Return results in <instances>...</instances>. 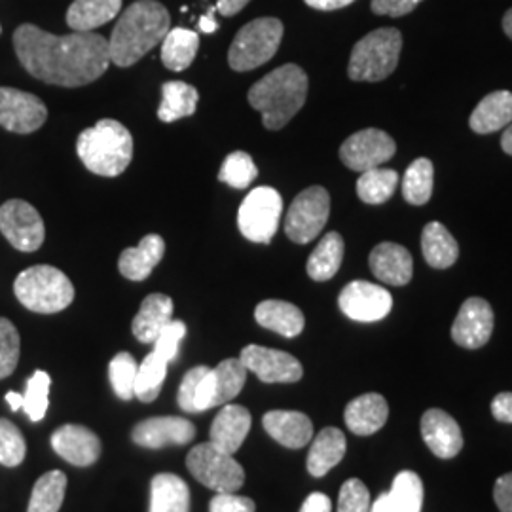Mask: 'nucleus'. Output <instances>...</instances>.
I'll return each instance as SVG.
<instances>
[{"instance_id":"f257e3e1","label":"nucleus","mask_w":512,"mask_h":512,"mask_svg":"<svg viewBox=\"0 0 512 512\" xmlns=\"http://www.w3.org/2000/svg\"><path fill=\"white\" fill-rule=\"evenodd\" d=\"M14 48L27 73L61 88L92 84L110 65L109 40L95 33L57 37L25 23L14 33Z\"/></svg>"},{"instance_id":"f03ea898","label":"nucleus","mask_w":512,"mask_h":512,"mask_svg":"<svg viewBox=\"0 0 512 512\" xmlns=\"http://www.w3.org/2000/svg\"><path fill=\"white\" fill-rule=\"evenodd\" d=\"M171 29V16L156 0H137L114 25L109 38L110 63L131 67L156 48Z\"/></svg>"},{"instance_id":"7ed1b4c3","label":"nucleus","mask_w":512,"mask_h":512,"mask_svg":"<svg viewBox=\"0 0 512 512\" xmlns=\"http://www.w3.org/2000/svg\"><path fill=\"white\" fill-rule=\"evenodd\" d=\"M308 74L298 65H283L264 78H260L249 90V105L262 114L264 128H285L300 112L308 97Z\"/></svg>"},{"instance_id":"20e7f679","label":"nucleus","mask_w":512,"mask_h":512,"mask_svg":"<svg viewBox=\"0 0 512 512\" xmlns=\"http://www.w3.org/2000/svg\"><path fill=\"white\" fill-rule=\"evenodd\" d=\"M76 152L95 175L118 177L131 164L133 137L124 124L105 118L78 135Z\"/></svg>"},{"instance_id":"39448f33","label":"nucleus","mask_w":512,"mask_h":512,"mask_svg":"<svg viewBox=\"0 0 512 512\" xmlns=\"http://www.w3.org/2000/svg\"><path fill=\"white\" fill-rule=\"evenodd\" d=\"M403 50L397 29H376L361 38L349 57L348 74L353 82H382L395 73Z\"/></svg>"},{"instance_id":"423d86ee","label":"nucleus","mask_w":512,"mask_h":512,"mask_svg":"<svg viewBox=\"0 0 512 512\" xmlns=\"http://www.w3.org/2000/svg\"><path fill=\"white\" fill-rule=\"evenodd\" d=\"M14 293L27 310L35 313H59L74 300L71 279L54 266H33L16 277Z\"/></svg>"},{"instance_id":"0eeeda50","label":"nucleus","mask_w":512,"mask_h":512,"mask_svg":"<svg viewBox=\"0 0 512 512\" xmlns=\"http://www.w3.org/2000/svg\"><path fill=\"white\" fill-rule=\"evenodd\" d=\"M283 38V23L277 18H258L239 29L234 38L228 63L234 71L247 73L268 63L279 50Z\"/></svg>"},{"instance_id":"6e6552de","label":"nucleus","mask_w":512,"mask_h":512,"mask_svg":"<svg viewBox=\"0 0 512 512\" xmlns=\"http://www.w3.org/2000/svg\"><path fill=\"white\" fill-rule=\"evenodd\" d=\"M186 467L200 484L217 494L238 492L245 482V471L236 458L211 442L194 446L186 456Z\"/></svg>"},{"instance_id":"1a4fd4ad","label":"nucleus","mask_w":512,"mask_h":512,"mask_svg":"<svg viewBox=\"0 0 512 512\" xmlns=\"http://www.w3.org/2000/svg\"><path fill=\"white\" fill-rule=\"evenodd\" d=\"M281 213V194L272 186H258L239 205V232L253 243H270L279 228Z\"/></svg>"},{"instance_id":"9d476101","label":"nucleus","mask_w":512,"mask_h":512,"mask_svg":"<svg viewBox=\"0 0 512 512\" xmlns=\"http://www.w3.org/2000/svg\"><path fill=\"white\" fill-rule=\"evenodd\" d=\"M330 215V196L323 186L302 190L291 203L285 217V234L298 245L317 238L327 226Z\"/></svg>"},{"instance_id":"9b49d317","label":"nucleus","mask_w":512,"mask_h":512,"mask_svg":"<svg viewBox=\"0 0 512 512\" xmlns=\"http://www.w3.org/2000/svg\"><path fill=\"white\" fill-rule=\"evenodd\" d=\"M249 370L239 359H226L205 372L194 399V412L224 406L236 399L247 382Z\"/></svg>"},{"instance_id":"f8f14e48","label":"nucleus","mask_w":512,"mask_h":512,"mask_svg":"<svg viewBox=\"0 0 512 512\" xmlns=\"http://www.w3.org/2000/svg\"><path fill=\"white\" fill-rule=\"evenodd\" d=\"M0 232L23 253L38 251L46 238L44 220L31 203L10 200L0 207Z\"/></svg>"},{"instance_id":"ddd939ff","label":"nucleus","mask_w":512,"mask_h":512,"mask_svg":"<svg viewBox=\"0 0 512 512\" xmlns=\"http://www.w3.org/2000/svg\"><path fill=\"white\" fill-rule=\"evenodd\" d=\"M397 152V145L382 129L368 128L353 133L340 147V160L351 171L365 173L389 162Z\"/></svg>"},{"instance_id":"4468645a","label":"nucleus","mask_w":512,"mask_h":512,"mask_svg":"<svg viewBox=\"0 0 512 512\" xmlns=\"http://www.w3.org/2000/svg\"><path fill=\"white\" fill-rule=\"evenodd\" d=\"M239 361L264 384H296L304 376V368L291 353L264 346H247Z\"/></svg>"},{"instance_id":"2eb2a0df","label":"nucleus","mask_w":512,"mask_h":512,"mask_svg":"<svg viewBox=\"0 0 512 512\" xmlns=\"http://www.w3.org/2000/svg\"><path fill=\"white\" fill-rule=\"evenodd\" d=\"M338 306L353 321L376 323L389 315L393 308V296L380 285L368 281H351L340 293Z\"/></svg>"},{"instance_id":"dca6fc26","label":"nucleus","mask_w":512,"mask_h":512,"mask_svg":"<svg viewBox=\"0 0 512 512\" xmlns=\"http://www.w3.org/2000/svg\"><path fill=\"white\" fill-rule=\"evenodd\" d=\"M48 120V109L33 93L0 88V126L12 133L29 135Z\"/></svg>"},{"instance_id":"f3484780","label":"nucleus","mask_w":512,"mask_h":512,"mask_svg":"<svg viewBox=\"0 0 512 512\" xmlns=\"http://www.w3.org/2000/svg\"><path fill=\"white\" fill-rule=\"evenodd\" d=\"M494 332V310L484 298H467L452 325V340L465 349L486 346Z\"/></svg>"},{"instance_id":"a211bd4d","label":"nucleus","mask_w":512,"mask_h":512,"mask_svg":"<svg viewBox=\"0 0 512 512\" xmlns=\"http://www.w3.org/2000/svg\"><path fill=\"white\" fill-rule=\"evenodd\" d=\"M196 437V427L192 421L177 418V416H164V418H148L133 427L131 439L135 444L160 450L169 444H188Z\"/></svg>"},{"instance_id":"6ab92c4d","label":"nucleus","mask_w":512,"mask_h":512,"mask_svg":"<svg viewBox=\"0 0 512 512\" xmlns=\"http://www.w3.org/2000/svg\"><path fill=\"white\" fill-rule=\"evenodd\" d=\"M52 448L59 458L76 467H90L101 456V440L84 425H63L52 435Z\"/></svg>"},{"instance_id":"aec40b11","label":"nucleus","mask_w":512,"mask_h":512,"mask_svg":"<svg viewBox=\"0 0 512 512\" xmlns=\"http://www.w3.org/2000/svg\"><path fill=\"white\" fill-rule=\"evenodd\" d=\"M421 437L427 448L440 459H452L463 448V435L458 421L440 408L427 410L420 421Z\"/></svg>"},{"instance_id":"412c9836","label":"nucleus","mask_w":512,"mask_h":512,"mask_svg":"<svg viewBox=\"0 0 512 512\" xmlns=\"http://www.w3.org/2000/svg\"><path fill=\"white\" fill-rule=\"evenodd\" d=\"M253 425L251 412L241 404H224L211 425L209 442L226 454H236Z\"/></svg>"},{"instance_id":"4be33fe9","label":"nucleus","mask_w":512,"mask_h":512,"mask_svg":"<svg viewBox=\"0 0 512 512\" xmlns=\"http://www.w3.org/2000/svg\"><path fill=\"white\" fill-rule=\"evenodd\" d=\"M368 262L376 279L393 287L408 285L414 274L412 255L404 249L403 245H397V243L385 241L376 245L370 253Z\"/></svg>"},{"instance_id":"5701e85b","label":"nucleus","mask_w":512,"mask_h":512,"mask_svg":"<svg viewBox=\"0 0 512 512\" xmlns=\"http://www.w3.org/2000/svg\"><path fill=\"white\" fill-rule=\"evenodd\" d=\"M262 425L275 442L291 450L304 448L313 439V423L302 412L272 410L264 414Z\"/></svg>"},{"instance_id":"b1692460","label":"nucleus","mask_w":512,"mask_h":512,"mask_svg":"<svg viewBox=\"0 0 512 512\" xmlns=\"http://www.w3.org/2000/svg\"><path fill=\"white\" fill-rule=\"evenodd\" d=\"M387 418L389 406L380 393H366L353 399L344 412V420L349 431L359 437L378 433L384 427Z\"/></svg>"},{"instance_id":"393cba45","label":"nucleus","mask_w":512,"mask_h":512,"mask_svg":"<svg viewBox=\"0 0 512 512\" xmlns=\"http://www.w3.org/2000/svg\"><path fill=\"white\" fill-rule=\"evenodd\" d=\"M165 241L158 234H148L139 241L137 247H129L118 260L120 274L129 281H145L154 268L162 262Z\"/></svg>"},{"instance_id":"a878e982","label":"nucleus","mask_w":512,"mask_h":512,"mask_svg":"<svg viewBox=\"0 0 512 512\" xmlns=\"http://www.w3.org/2000/svg\"><path fill=\"white\" fill-rule=\"evenodd\" d=\"M171 321H173V300L165 294H148L131 323V330L139 342L154 344L160 332Z\"/></svg>"},{"instance_id":"bb28decb","label":"nucleus","mask_w":512,"mask_h":512,"mask_svg":"<svg viewBox=\"0 0 512 512\" xmlns=\"http://www.w3.org/2000/svg\"><path fill=\"white\" fill-rule=\"evenodd\" d=\"M256 323L264 329L274 330L285 338H296L302 334L306 319L300 308L285 300H264L256 306Z\"/></svg>"},{"instance_id":"cd10ccee","label":"nucleus","mask_w":512,"mask_h":512,"mask_svg":"<svg viewBox=\"0 0 512 512\" xmlns=\"http://www.w3.org/2000/svg\"><path fill=\"white\" fill-rule=\"evenodd\" d=\"M348 450L346 435L336 429V427H327L323 429L313 442H311L310 454H308V471L311 476L321 478L327 475L330 469H334Z\"/></svg>"},{"instance_id":"c85d7f7f","label":"nucleus","mask_w":512,"mask_h":512,"mask_svg":"<svg viewBox=\"0 0 512 512\" xmlns=\"http://www.w3.org/2000/svg\"><path fill=\"white\" fill-rule=\"evenodd\" d=\"M421 253L431 268L446 270L458 260V241L444 224L429 222L421 234Z\"/></svg>"},{"instance_id":"c756f323","label":"nucleus","mask_w":512,"mask_h":512,"mask_svg":"<svg viewBox=\"0 0 512 512\" xmlns=\"http://www.w3.org/2000/svg\"><path fill=\"white\" fill-rule=\"evenodd\" d=\"M469 124L480 135L507 128L512 124V93L494 92L486 95L473 110Z\"/></svg>"},{"instance_id":"7c9ffc66","label":"nucleus","mask_w":512,"mask_h":512,"mask_svg":"<svg viewBox=\"0 0 512 512\" xmlns=\"http://www.w3.org/2000/svg\"><path fill=\"white\" fill-rule=\"evenodd\" d=\"M122 0H74L67 12V25L76 33H93L120 14Z\"/></svg>"},{"instance_id":"2f4dec72","label":"nucleus","mask_w":512,"mask_h":512,"mask_svg":"<svg viewBox=\"0 0 512 512\" xmlns=\"http://www.w3.org/2000/svg\"><path fill=\"white\" fill-rule=\"evenodd\" d=\"M150 512H190V490L181 476L160 473L152 478Z\"/></svg>"},{"instance_id":"473e14b6","label":"nucleus","mask_w":512,"mask_h":512,"mask_svg":"<svg viewBox=\"0 0 512 512\" xmlns=\"http://www.w3.org/2000/svg\"><path fill=\"white\" fill-rule=\"evenodd\" d=\"M200 48V37L190 29H169L162 40V63L169 71L181 73L188 69Z\"/></svg>"},{"instance_id":"72a5a7b5","label":"nucleus","mask_w":512,"mask_h":512,"mask_svg":"<svg viewBox=\"0 0 512 512\" xmlns=\"http://www.w3.org/2000/svg\"><path fill=\"white\" fill-rule=\"evenodd\" d=\"M344 260V239L338 232H329L317 243L308 258V275L313 281H329L338 274Z\"/></svg>"},{"instance_id":"f704fd0d","label":"nucleus","mask_w":512,"mask_h":512,"mask_svg":"<svg viewBox=\"0 0 512 512\" xmlns=\"http://www.w3.org/2000/svg\"><path fill=\"white\" fill-rule=\"evenodd\" d=\"M198 101L200 93L194 86L186 82H165L158 118L165 124L188 118L198 109Z\"/></svg>"},{"instance_id":"c9c22d12","label":"nucleus","mask_w":512,"mask_h":512,"mask_svg":"<svg viewBox=\"0 0 512 512\" xmlns=\"http://www.w3.org/2000/svg\"><path fill=\"white\" fill-rule=\"evenodd\" d=\"M399 184V173L393 169L374 167L361 173L357 181V196L368 205H382L387 202Z\"/></svg>"},{"instance_id":"e433bc0d","label":"nucleus","mask_w":512,"mask_h":512,"mask_svg":"<svg viewBox=\"0 0 512 512\" xmlns=\"http://www.w3.org/2000/svg\"><path fill=\"white\" fill-rule=\"evenodd\" d=\"M67 492V476L61 471H50L35 482L27 512H59Z\"/></svg>"},{"instance_id":"4c0bfd02","label":"nucleus","mask_w":512,"mask_h":512,"mask_svg":"<svg viewBox=\"0 0 512 512\" xmlns=\"http://www.w3.org/2000/svg\"><path fill=\"white\" fill-rule=\"evenodd\" d=\"M167 365H169V361H165L164 357L160 353H156L154 349L139 365L137 378H135V397L141 403L156 401V397L162 391L165 376H167Z\"/></svg>"},{"instance_id":"58836bf2","label":"nucleus","mask_w":512,"mask_h":512,"mask_svg":"<svg viewBox=\"0 0 512 512\" xmlns=\"http://www.w3.org/2000/svg\"><path fill=\"white\" fill-rule=\"evenodd\" d=\"M435 167L431 160L418 158L406 169L403 179V196L410 205H425L433 196Z\"/></svg>"},{"instance_id":"ea45409f","label":"nucleus","mask_w":512,"mask_h":512,"mask_svg":"<svg viewBox=\"0 0 512 512\" xmlns=\"http://www.w3.org/2000/svg\"><path fill=\"white\" fill-rule=\"evenodd\" d=\"M395 512H421L423 507V482L412 471H403L395 476L389 492Z\"/></svg>"},{"instance_id":"a19ab883","label":"nucleus","mask_w":512,"mask_h":512,"mask_svg":"<svg viewBox=\"0 0 512 512\" xmlns=\"http://www.w3.org/2000/svg\"><path fill=\"white\" fill-rule=\"evenodd\" d=\"M256 177H258V169H256L253 158L241 150L228 154L219 171L220 183L228 184L236 190L249 188L251 184L255 183Z\"/></svg>"},{"instance_id":"79ce46f5","label":"nucleus","mask_w":512,"mask_h":512,"mask_svg":"<svg viewBox=\"0 0 512 512\" xmlns=\"http://www.w3.org/2000/svg\"><path fill=\"white\" fill-rule=\"evenodd\" d=\"M137 370H139V365H137L135 357L128 351H122L112 357L109 365L110 385H112L114 393L118 395V399L131 401L135 397Z\"/></svg>"},{"instance_id":"37998d69","label":"nucleus","mask_w":512,"mask_h":512,"mask_svg":"<svg viewBox=\"0 0 512 512\" xmlns=\"http://www.w3.org/2000/svg\"><path fill=\"white\" fill-rule=\"evenodd\" d=\"M50 385H52V378L44 370H37L27 380V389L23 395V410L29 416V420L35 421V423L44 420V416L48 412Z\"/></svg>"},{"instance_id":"c03bdc74","label":"nucleus","mask_w":512,"mask_h":512,"mask_svg":"<svg viewBox=\"0 0 512 512\" xmlns=\"http://www.w3.org/2000/svg\"><path fill=\"white\" fill-rule=\"evenodd\" d=\"M27 454V444L12 421L0 418V465L18 467Z\"/></svg>"},{"instance_id":"a18cd8bd","label":"nucleus","mask_w":512,"mask_h":512,"mask_svg":"<svg viewBox=\"0 0 512 512\" xmlns=\"http://www.w3.org/2000/svg\"><path fill=\"white\" fill-rule=\"evenodd\" d=\"M19 342L18 329L12 321L0 317V380L8 378L19 363Z\"/></svg>"},{"instance_id":"49530a36","label":"nucleus","mask_w":512,"mask_h":512,"mask_svg":"<svg viewBox=\"0 0 512 512\" xmlns=\"http://www.w3.org/2000/svg\"><path fill=\"white\" fill-rule=\"evenodd\" d=\"M370 511V492L359 478H349L344 482L338 497V512Z\"/></svg>"},{"instance_id":"de8ad7c7","label":"nucleus","mask_w":512,"mask_h":512,"mask_svg":"<svg viewBox=\"0 0 512 512\" xmlns=\"http://www.w3.org/2000/svg\"><path fill=\"white\" fill-rule=\"evenodd\" d=\"M186 336V325L183 321H171L167 327H165L160 336L156 338L154 342V351L160 353L164 357L165 361H175L177 355H179V348H181V342Z\"/></svg>"},{"instance_id":"09e8293b","label":"nucleus","mask_w":512,"mask_h":512,"mask_svg":"<svg viewBox=\"0 0 512 512\" xmlns=\"http://www.w3.org/2000/svg\"><path fill=\"white\" fill-rule=\"evenodd\" d=\"M207 370H209V366H194L192 370H188L184 374L183 382H181V387H179V395H177L179 406L183 408L184 412H194L196 391H198L200 380L205 376Z\"/></svg>"},{"instance_id":"8fccbe9b","label":"nucleus","mask_w":512,"mask_h":512,"mask_svg":"<svg viewBox=\"0 0 512 512\" xmlns=\"http://www.w3.org/2000/svg\"><path fill=\"white\" fill-rule=\"evenodd\" d=\"M255 501L251 497L232 494H217L209 503V512H255Z\"/></svg>"},{"instance_id":"3c124183","label":"nucleus","mask_w":512,"mask_h":512,"mask_svg":"<svg viewBox=\"0 0 512 512\" xmlns=\"http://www.w3.org/2000/svg\"><path fill=\"white\" fill-rule=\"evenodd\" d=\"M421 0H372V12L376 16H391L401 18L410 14Z\"/></svg>"},{"instance_id":"603ef678","label":"nucleus","mask_w":512,"mask_h":512,"mask_svg":"<svg viewBox=\"0 0 512 512\" xmlns=\"http://www.w3.org/2000/svg\"><path fill=\"white\" fill-rule=\"evenodd\" d=\"M495 505L501 512H512V473L497 478L494 488Z\"/></svg>"},{"instance_id":"864d4df0","label":"nucleus","mask_w":512,"mask_h":512,"mask_svg":"<svg viewBox=\"0 0 512 512\" xmlns=\"http://www.w3.org/2000/svg\"><path fill=\"white\" fill-rule=\"evenodd\" d=\"M492 414L497 421L512 423V393H499L492 403Z\"/></svg>"},{"instance_id":"5fc2aeb1","label":"nucleus","mask_w":512,"mask_h":512,"mask_svg":"<svg viewBox=\"0 0 512 512\" xmlns=\"http://www.w3.org/2000/svg\"><path fill=\"white\" fill-rule=\"evenodd\" d=\"M300 512H332V503L327 495L315 492L306 497Z\"/></svg>"},{"instance_id":"6e6d98bb","label":"nucleus","mask_w":512,"mask_h":512,"mask_svg":"<svg viewBox=\"0 0 512 512\" xmlns=\"http://www.w3.org/2000/svg\"><path fill=\"white\" fill-rule=\"evenodd\" d=\"M249 2L251 0H219L217 10H219L224 18H232V16L239 14Z\"/></svg>"},{"instance_id":"4d7b16f0","label":"nucleus","mask_w":512,"mask_h":512,"mask_svg":"<svg viewBox=\"0 0 512 512\" xmlns=\"http://www.w3.org/2000/svg\"><path fill=\"white\" fill-rule=\"evenodd\" d=\"M310 8L315 10H323V12H330V10H340L346 8L351 2L355 0H304Z\"/></svg>"},{"instance_id":"13d9d810","label":"nucleus","mask_w":512,"mask_h":512,"mask_svg":"<svg viewBox=\"0 0 512 512\" xmlns=\"http://www.w3.org/2000/svg\"><path fill=\"white\" fill-rule=\"evenodd\" d=\"M368 512H395L389 494L380 495V497L374 501V505L370 507V511Z\"/></svg>"},{"instance_id":"bf43d9fd","label":"nucleus","mask_w":512,"mask_h":512,"mask_svg":"<svg viewBox=\"0 0 512 512\" xmlns=\"http://www.w3.org/2000/svg\"><path fill=\"white\" fill-rule=\"evenodd\" d=\"M6 401H8L10 408H12L14 412H18L19 408H23V395H21V393H16V391L6 393Z\"/></svg>"},{"instance_id":"052dcab7","label":"nucleus","mask_w":512,"mask_h":512,"mask_svg":"<svg viewBox=\"0 0 512 512\" xmlns=\"http://www.w3.org/2000/svg\"><path fill=\"white\" fill-rule=\"evenodd\" d=\"M200 29H202L203 33H215L217 31V21L213 18V10H211V14L207 18L200 19Z\"/></svg>"},{"instance_id":"680f3d73","label":"nucleus","mask_w":512,"mask_h":512,"mask_svg":"<svg viewBox=\"0 0 512 512\" xmlns=\"http://www.w3.org/2000/svg\"><path fill=\"white\" fill-rule=\"evenodd\" d=\"M501 147L512 156V124H509L505 131H503V137H501Z\"/></svg>"},{"instance_id":"e2e57ef3","label":"nucleus","mask_w":512,"mask_h":512,"mask_svg":"<svg viewBox=\"0 0 512 512\" xmlns=\"http://www.w3.org/2000/svg\"><path fill=\"white\" fill-rule=\"evenodd\" d=\"M503 31H505V35L512 40V8L505 14V18H503Z\"/></svg>"}]
</instances>
